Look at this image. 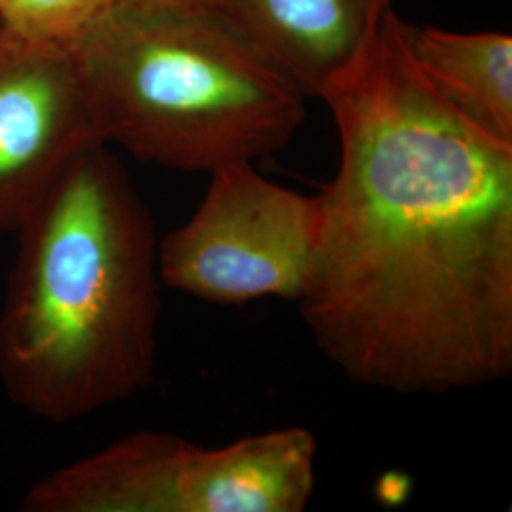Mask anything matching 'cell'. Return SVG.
<instances>
[{
	"label": "cell",
	"instance_id": "6da1fadb",
	"mask_svg": "<svg viewBox=\"0 0 512 512\" xmlns=\"http://www.w3.org/2000/svg\"><path fill=\"white\" fill-rule=\"evenodd\" d=\"M319 99L340 165L298 300L353 384L444 395L512 372V145L459 114L387 8Z\"/></svg>",
	"mask_w": 512,
	"mask_h": 512
},
{
	"label": "cell",
	"instance_id": "7a4b0ae2",
	"mask_svg": "<svg viewBox=\"0 0 512 512\" xmlns=\"http://www.w3.org/2000/svg\"><path fill=\"white\" fill-rule=\"evenodd\" d=\"M0 306V382L67 423L147 387L160 323L158 234L109 145L82 150L14 232Z\"/></svg>",
	"mask_w": 512,
	"mask_h": 512
},
{
	"label": "cell",
	"instance_id": "3957f363",
	"mask_svg": "<svg viewBox=\"0 0 512 512\" xmlns=\"http://www.w3.org/2000/svg\"><path fill=\"white\" fill-rule=\"evenodd\" d=\"M71 52L105 145L213 173L283 150L306 95L217 4L116 0Z\"/></svg>",
	"mask_w": 512,
	"mask_h": 512
},
{
	"label": "cell",
	"instance_id": "277c9868",
	"mask_svg": "<svg viewBox=\"0 0 512 512\" xmlns=\"http://www.w3.org/2000/svg\"><path fill=\"white\" fill-rule=\"evenodd\" d=\"M317 440L304 427L203 448L139 431L38 478L27 512H300L315 488Z\"/></svg>",
	"mask_w": 512,
	"mask_h": 512
},
{
	"label": "cell",
	"instance_id": "5b68a950",
	"mask_svg": "<svg viewBox=\"0 0 512 512\" xmlns=\"http://www.w3.org/2000/svg\"><path fill=\"white\" fill-rule=\"evenodd\" d=\"M317 196L272 183L253 164L220 167L198 209L158 243L165 287L209 304L300 300L319 239Z\"/></svg>",
	"mask_w": 512,
	"mask_h": 512
},
{
	"label": "cell",
	"instance_id": "8992f818",
	"mask_svg": "<svg viewBox=\"0 0 512 512\" xmlns=\"http://www.w3.org/2000/svg\"><path fill=\"white\" fill-rule=\"evenodd\" d=\"M103 143L71 48L0 25V236L12 234L74 158Z\"/></svg>",
	"mask_w": 512,
	"mask_h": 512
},
{
	"label": "cell",
	"instance_id": "52a82bcc",
	"mask_svg": "<svg viewBox=\"0 0 512 512\" xmlns=\"http://www.w3.org/2000/svg\"><path fill=\"white\" fill-rule=\"evenodd\" d=\"M393 0H220L219 8L287 74L319 97Z\"/></svg>",
	"mask_w": 512,
	"mask_h": 512
},
{
	"label": "cell",
	"instance_id": "ba28073f",
	"mask_svg": "<svg viewBox=\"0 0 512 512\" xmlns=\"http://www.w3.org/2000/svg\"><path fill=\"white\" fill-rule=\"evenodd\" d=\"M412 57L437 92L484 133L512 145V37L406 23Z\"/></svg>",
	"mask_w": 512,
	"mask_h": 512
},
{
	"label": "cell",
	"instance_id": "9c48e42d",
	"mask_svg": "<svg viewBox=\"0 0 512 512\" xmlns=\"http://www.w3.org/2000/svg\"><path fill=\"white\" fill-rule=\"evenodd\" d=\"M116 0H6L0 25L44 46L71 48L107 14Z\"/></svg>",
	"mask_w": 512,
	"mask_h": 512
},
{
	"label": "cell",
	"instance_id": "30bf717a",
	"mask_svg": "<svg viewBox=\"0 0 512 512\" xmlns=\"http://www.w3.org/2000/svg\"><path fill=\"white\" fill-rule=\"evenodd\" d=\"M160 2H192V4H217L220 0H160Z\"/></svg>",
	"mask_w": 512,
	"mask_h": 512
},
{
	"label": "cell",
	"instance_id": "8fae6325",
	"mask_svg": "<svg viewBox=\"0 0 512 512\" xmlns=\"http://www.w3.org/2000/svg\"><path fill=\"white\" fill-rule=\"evenodd\" d=\"M4 4H6V0H0V10L4 8Z\"/></svg>",
	"mask_w": 512,
	"mask_h": 512
}]
</instances>
